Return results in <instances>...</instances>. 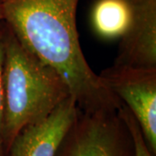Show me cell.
<instances>
[{
    "label": "cell",
    "mask_w": 156,
    "mask_h": 156,
    "mask_svg": "<svg viewBox=\"0 0 156 156\" xmlns=\"http://www.w3.org/2000/svg\"><path fill=\"white\" fill-rule=\"evenodd\" d=\"M79 1L2 0L4 21L27 50L61 75L80 109L118 110L122 102L103 85L81 48Z\"/></svg>",
    "instance_id": "6da1fadb"
},
{
    "label": "cell",
    "mask_w": 156,
    "mask_h": 156,
    "mask_svg": "<svg viewBox=\"0 0 156 156\" xmlns=\"http://www.w3.org/2000/svg\"><path fill=\"white\" fill-rule=\"evenodd\" d=\"M2 83V139L6 155L22 129L46 119L71 95L61 75L27 50L9 26Z\"/></svg>",
    "instance_id": "7a4b0ae2"
},
{
    "label": "cell",
    "mask_w": 156,
    "mask_h": 156,
    "mask_svg": "<svg viewBox=\"0 0 156 156\" xmlns=\"http://www.w3.org/2000/svg\"><path fill=\"white\" fill-rule=\"evenodd\" d=\"M56 156H134V145L118 110L78 108Z\"/></svg>",
    "instance_id": "3957f363"
},
{
    "label": "cell",
    "mask_w": 156,
    "mask_h": 156,
    "mask_svg": "<svg viewBox=\"0 0 156 156\" xmlns=\"http://www.w3.org/2000/svg\"><path fill=\"white\" fill-rule=\"evenodd\" d=\"M98 76L103 85L133 114L151 153L155 155L156 69L113 64Z\"/></svg>",
    "instance_id": "277c9868"
},
{
    "label": "cell",
    "mask_w": 156,
    "mask_h": 156,
    "mask_svg": "<svg viewBox=\"0 0 156 156\" xmlns=\"http://www.w3.org/2000/svg\"><path fill=\"white\" fill-rule=\"evenodd\" d=\"M77 112L76 102L70 95L46 119L22 129L12 140L6 156H56Z\"/></svg>",
    "instance_id": "5b68a950"
},
{
    "label": "cell",
    "mask_w": 156,
    "mask_h": 156,
    "mask_svg": "<svg viewBox=\"0 0 156 156\" xmlns=\"http://www.w3.org/2000/svg\"><path fill=\"white\" fill-rule=\"evenodd\" d=\"M132 20L114 64L156 69V0H131Z\"/></svg>",
    "instance_id": "8992f818"
},
{
    "label": "cell",
    "mask_w": 156,
    "mask_h": 156,
    "mask_svg": "<svg viewBox=\"0 0 156 156\" xmlns=\"http://www.w3.org/2000/svg\"><path fill=\"white\" fill-rule=\"evenodd\" d=\"M132 15L131 0H95L89 13L90 26L99 38L121 39L128 29Z\"/></svg>",
    "instance_id": "52a82bcc"
},
{
    "label": "cell",
    "mask_w": 156,
    "mask_h": 156,
    "mask_svg": "<svg viewBox=\"0 0 156 156\" xmlns=\"http://www.w3.org/2000/svg\"><path fill=\"white\" fill-rule=\"evenodd\" d=\"M118 113L126 123L131 135L134 145V156H153L139 124L128 107L122 103V107L118 109Z\"/></svg>",
    "instance_id": "ba28073f"
},
{
    "label": "cell",
    "mask_w": 156,
    "mask_h": 156,
    "mask_svg": "<svg viewBox=\"0 0 156 156\" xmlns=\"http://www.w3.org/2000/svg\"><path fill=\"white\" fill-rule=\"evenodd\" d=\"M8 31V26L5 21L0 22V152L5 153L3 147L2 139V127H3V64L5 58V40Z\"/></svg>",
    "instance_id": "9c48e42d"
},
{
    "label": "cell",
    "mask_w": 156,
    "mask_h": 156,
    "mask_svg": "<svg viewBox=\"0 0 156 156\" xmlns=\"http://www.w3.org/2000/svg\"><path fill=\"white\" fill-rule=\"evenodd\" d=\"M4 21V14H3V6H2V0H0V22Z\"/></svg>",
    "instance_id": "30bf717a"
},
{
    "label": "cell",
    "mask_w": 156,
    "mask_h": 156,
    "mask_svg": "<svg viewBox=\"0 0 156 156\" xmlns=\"http://www.w3.org/2000/svg\"><path fill=\"white\" fill-rule=\"evenodd\" d=\"M0 156H6L4 153H2V152H0Z\"/></svg>",
    "instance_id": "8fae6325"
}]
</instances>
